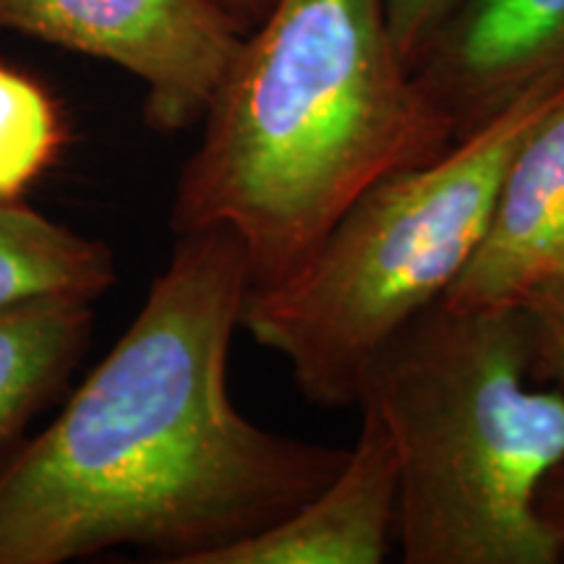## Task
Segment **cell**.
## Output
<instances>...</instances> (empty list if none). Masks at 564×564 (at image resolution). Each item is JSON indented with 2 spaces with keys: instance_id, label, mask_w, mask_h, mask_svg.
Segmentation results:
<instances>
[{
  "instance_id": "1",
  "label": "cell",
  "mask_w": 564,
  "mask_h": 564,
  "mask_svg": "<svg viewBox=\"0 0 564 564\" xmlns=\"http://www.w3.org/2000/svg\"><path fill=\"white\" fill-rule=\"evenodd\" d=\"M249 291L230 230L181 232L108 358L0 465V564H63L112 546L202 564L333 481L350 447L267 432L230 400V343Z\"/></svg>"
},
{
  "instance_id": "2",
  "label": "cell",
  "mask_w": 564,
  "mask_h": 564,
  "mask_svg": "<svg viewBox=\"0 0 564 564\" xmlns=\"http://www.w3.org/2000/svg\"><path fill=\"white\" fill-rule=\"evenodd\" d=\"M408 68L387 0H274L204 116L171 225L238 238L251 291L299 270L387 175L455 144Z\"/></svg>"
},
{
  "instance_id": "3",
  "label": "cell",
  "mask_w": 564,
  "mask_h": 564,
  "mask_svg": "<svg viewBox=\"0 0 564 564\" xmlns=\"http://www.w3.org/2000/svg\"><path fill=\"white\" fill-rule=\"evenodd\" d=\"M358 405L390 429L405 564H556L541 494L564 465V390L525 306L440 301L377 358Z\"/></svg>"
},
{
  "instance_id": "4",
  "label": "cell",
  "mask_w": 564,
  "mask_h": 564,
  "mask_svg": "<svg viewBox=\"0 0 564 564\" xmlns=\"http://www.w3.org/2000/svg\"><path fill=\"white\" fill-rule=\"evenodd\" d=\"M562 84L564 74L549 76L440 158L373 183L291 278L249 291L241 327L285 358L308 403L358 408L387 345L444 301L481 243L514 150Z\"/></svg>"
},
{
  "instance_id": "5",
  "label": "cell",
  "mask_w": 564,
  "mask_h": 564,
  "mask_svg": "<svg viewBox=\"0 0 564 564\" xmlns=\"http://www.w3.org/2000/svg\"><path fill=\"white\" fill-rule=\"evenodd\" d=\"M0 30L126 68L158 133L204 121L246 37L220 0H0Z\"/></svg>"
},
{
  "instance_id": "6",
  "label": "cell",
  "mask_w": 564,
  "mask_h": 564,
  "mask_svg": "<svg viewBox=\"0 0 564 564\" xmlns=\"http://www.w3.org/2000/svg\"><path fill=\"white\" fill-rule=\"evenodd\" d=\"M455 139L564 74V0H465L415 66Z\"/></svg>"
},
{
  "instance_id": "7",
  "label": "cell",
  "mask_w": 564,
  "mask_h": 564,
  "mask_svg": "<svg viewBox=\"0 0 564 564\" xmlns=\"http://www.w3.org/2000/svg\"><path fill=\"white\" fill-rule=\"evenodd\" d=\"M564 285V84L499 181L484 238L444 303L525 306Z\"/></svg>"
},
{
  "instance_id": "8",
  "label": "cell",
  "mask_w": 564,
  "mask_h": 564,
  "mask_svg": "<svg viewBox=\"0 0 564 564\" xmlns=\"http://www.w3.org/2000/svg\"><path fill=\"white\" fill-rule=\"evenodd\" d=\"M358 411V440L333 481L288 518L202 564H382L398 549V449L382 415L371 405Z\"/></svg>"
},
{
  "instance_id": "9",
  "label": "cell",
  "mask_w": 564,
  "mask_h": 564,
  "mask_svg": "<svg viewBox=\"0 0 564 564\" xmlns=\"http://www.w3.org/2000/svg\"><path fill=\"white\" fill-rule=\"evenodd\" d=\"M89 335V301L37 299L0 308V447L61 392Z\"/></svg>"
},
{
  "instance_id": "10",
  "label": "cell",
  "mask_w": 564,
  "mask_h": 564,
  "mask_svg": "<svg viewBox=\"0 0 564 564\" xmlns=\"http://www.w3.org/2000/svg\"><path fill=\"white\" fill-rule=\"evenodd\" d=\"M116 282V259L95 238L0 202V308L37 299L95 301Z\"/></svg>"
},
{
  "instance_id": "11",
  "label": "cell",
  "mask_w": 564,
  "mask_h": 564,
  "mask_svg": "<svg viewBox=\"0 0 564 564\" xmlns=\"http://www.w3.org/2000/svg\"><path fill=\"white\" fill-rule=\"evenodd\" d=\"M66 144L55 97L32 76L0 66V202H21Z\"/></svg>"
},
{
  "instance_id": "12",
  "label": "cell",
  "mask_w": 564,
  "mask_h": 564,
  "mask_svg": "<svg viewBox=\"0 0 564 564\" xmlns=\"http://www.w3.org/2000/svg\"><path fill=\"white\" fill-rule=\"evenodd\" d=\"M525 308L535 329V371L564 390V285L539 291ZM541 512L564 546V465L554 470L541 494Z\"/></svg>"
},
{
  "instance_id": "13",
  "label": "cell",
  "mask_w": 564,
  "mask_h": 564,
  "mask_svg": "<svg viewBox=\"0 0 564 564\" xmlns=\"http://www.w3.org/2000/svg\"><path fill=\"white\" fill-rule=\"evenodd\" d=\"M220 3L232 13V19L249 32L267 17V13H270L274 0H220Z\"/></svg>"
}]
</instances>
